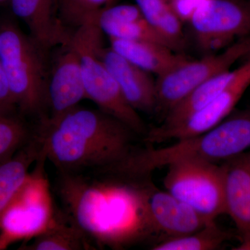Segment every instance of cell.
I'll return each instance as SVG.
<instances>
[{"label":"cell","mask_w":250,"mask_h":250,"mask_svg":"<svg viewBox=\"0 0 250 250\" xmlns=\"http://www.w3.org/2000/svg\"><path fill=\"white\" fill-rule=\"evenodd\" d=\"M106 172H57L53 190L64 214L92 246L122 248L149 229L147 184Z\"/></svg>","instance_id":"6da1fadb"},{"label":"cell","mask_w":250,"mask_h":250,"mask_svg":"<svg viewBox=\"0 0 250 250\" xmlns=\"http://www.w3.org/2000/svg\"><path fill=\"white\" fill-rule=\"evenodd\" d=\"M37 127L42 152L57 172L117 174L141 147L140 135L100 108L78 106L39 120Z\"/></svg>","instance_id":"7a4b0ae2"},{"label":"cell","mask_w":250,"mask_h":250,"mask_svg":"<svg viewBox=\"0 0 250 250\" xmlns=\"http://www.w3.org/2000/svg\"><path fill=\"white\" fill-rule=\"evenodd\" d=\"M250 149V108L234 113L208 131L175 141L170 146L140 147L123 170L126 177L145 179L178 161L221 164Z\"/></svg>","instance_id":"3957f363"},{"label":"cell","mask_w":250,"mask_h":250,"mask_svg":"<svg viewBox=\"0 0 250 250\" xmlns=\"http://www.w3.org/2000/svg\"><path fill=\"white\" fill-rule=\"evenodd\" d=\"M44 50L9 19L0 21V64L24 116H45L49 70Z\"/></svg>","instance_id":"277c9868"},{"label":"cell","mask_w":250,"mask_h":250,"mask_svg":"<svg viewBox=\"0 0 250 250\" xmlns=\"http://www.w3.org/2000/svg\"><path fill=\"white\" fill-rule=\"evenodd\" d=\"M103 32L95 21L85 23L72 33L71 42L80 57L86 99L144 137L147 132L139 112L130 106L116 81L100 56Z\"/></svg>","instance_id":"5b68a950"},{"label":"cell","mask_w":250,"mask_h":250,"mask_svg":"<svg viewBox=\"0 0 250 250\" xmlns=\"http://www.w3.org/2000/svg\"><path fill=\"white\" fill-rule=\"evenodd\" d=\"M41 152L25 181L0 220V250L20 240L32 239L53 223L57 207Z\"/></svg>","instance_id":"8992f818"},{"label":"cell","mask_w":250,"mask_h":250,"mask_svg":"<svg viewBox=\"0 0 250 250\" xmlns=\"http://www.w3.org/2000/svg\"><path fill=\"white\" fill-rule=\"evenodd\" d=\"M164 179L167 192L187 204L207 221L226 214L223 164L178 161L167 166Z\"/></svg>","instance_id":"52a82bcc"},{"label":"cell","mask_w":250,"mask_h":250,"mask_svg":"<svg viewBox=\"0 0 250 250\" xmlns=\"http://www.w3.org/2000/svg\"><path fill=\"white\" fill-rule=\"evenodd\" d=\"M250 54V36L242 38L218 53L207 54L198 60L188 59L156 81V109L170 111L192 90L227 70Z\"/></svg>","instance_id":"ba28073f"},{"label":"cell","mask_w":250,"mask_h":250,"mask_svg":"<svg viewBox=\"0 0 250 250\" xmlns=\"http://www.w3.org/2000/svg\"><path fill=\"white\" fill-rule=\"evenodd\" d=\"M189 22L200 48L214 53L250 36V1L206 0Z\"/></svg>","instance_id":"9c48e42d"},{"label":"cell","mask_w":250,"mask_h":250,"mask_svg":"<svg viewBox=\"0 0 250 250\" xmlns=\"http://www.w3.org/2000/svg\"><path fill=\"white\" fill-rule=\"evenodd\" d=\"M250 85V59L237 68L236 76L229 84L208 105L176 124L161 125L148 130L143 141L153 146L187 139L208 131L231 114Z\"/></svg>","instance_id":"30bf717a"},{"label":"cell","mask_w":250,"mask_h":250,"mask_svg":"<svg viewBox=\"0 0 250 250\" xmlns=\"http://www.w3.org/2000/svg\"><path fill=\"white\" fill-rule=\"evenodd\" d=\"M59 47L60 52L49 71L45 116L41 119H55L86 99L76 48L71 41Z\"/></svg>","instance_id":"8fae6325"},{"label":"cell","mask_w":250,"mask_h":250,"mask_svg":"<svg viewBox=\"0 0 250 250\" xmlns=\"http://www.w3.org/2000/svg\"><path fill=\"white\" fill-rule=\"evenodd\" d=\"M145 208L149 229L168 238L188 234L210 223L167 190L150 185L146 187Z\"/></svg>","instance_id":"7c38bea8"},{"label":"cell","mask_w":250,"mask_h":250,"mask_svg":"<svg viewBox=\"0 0 250 250\" xmlns=\"http://www.w3.org/2000/svg\"><path fill=\"white\" fill-rule=\"evenodd\" d=\"M13 14L27 26L29 36L46 52L71 41L62 22L59 0H9Z\"/></svg>","instance_id":"4fadbf2b"},{"label":"cell","mask_w":250,"mask_h":250,"mask_svg":"<svg viewBox=\"0 0 250 250\" xmlns=\"http://www.w3.org/2000/svg\"><path fill=\"white\" fill-rule=\"evenodd\" d=\"M100 56L131 107L145 113L156 111V82L149 72L126 60L111 47L103 46Z\"/></svg>","instance_id":"5bb4252c"},{"label":"cell","mask_w":250,"mask_h":250,"mask_svg":"<svg viewBox=\"0 0 250 250\" xmlns=\"http://www.w3.org/2000/svg\"><path fill=\"white\" fill-rule=\"evenodd\" d=\"M225 171L226 214L241 234L250 242V149L221 163Z\"/></svg>","instance_id":"9a60e30c"},{"label":"cell","mask_w":250,"mask_h":250,"mask_svg":"<svg viewBox=\"0 0 250 250\" xmlns=\"http://www.w3.org/2000/svg\"><path fill=\"white\" fill-rule=\"evenodd\" d=\"M110 47L149 73L159 77L188 59L156 42L109 38Z\"/></svg>","instance_id":"2e32d148"},{"label":"cell","mask_w":250,"mask_h":250,"mask_svg":"<svg viewBox=\"0 0 250 250\" xmlns=\"http://www.w3.org/2000/svg\"><path fill=\"white\" fill-rule=\"evenodd\" d=\"M42 150L39 134L11 157L0 161V220L19 191Z\"/></svg>","instance_id":"e0dca14e"},{"label":"cell","mask_w":250,"mask_h":250,"mask_svg":"<svg viewBox=\"0 0 250 250\" xmlns=\"http://www.w3.org/2000/svg\"><path fill=\"white\" fill-rule=\"evenodd\" d=\"M25 246L29 250H83L95 249L83 232L57 207L55 218L45 231L32 238Z\"/></svg>","instance_id":"ac0fdd59"},{"label":"cell","mask_w":250,"mask_h":250,"mask_svg":"<svg viewBox=\"0 0 250 250\" xmlns=\"http://www.w3.org/2000/svg\"><path fill=\"white\" fill-rule=\"evenodd\" d=\"M143 17L172 50L184 47L183 25L170 0H135Z\"/></svg>","instance_id":"d6986e66"},{"label":"cell","mask_w":250,"mask_h":250,"mask_svg":"<svg viewBox=\"0 0 250 250\" xmlns=\"http://www.w3.org/2000/svg\"><path fill=\"white\" fill-rule=\"evenodd\" d=\"M237 68L221 72L192 90L175 106L166 113L162 125H172L183 121L208 105L220 95L236 76Z\"/></svg>","instance_id":"ffe728a7"},{"label":"cell","mask_w":250,"mask_h":250,"mask_svg":"<svg viewBox=\"0 0 250 250\" xmlns=\"http://www.w3.org/2000/svg\"><path fill=\"white\" fill-rule=\"evenodd\" d=\"M233 235L217 225L215 221L188 234L166 238L152 247L153 250H213L221 248Z\"/></svg>","instance_id":"44dd1931"},{"label":"cell","mask_w":250,"mask_h":250,"mask_svg":"<svg viewBox=\"0 0 250 250\" xmlns=\"http://www.w3.org/2000/svg\"><path fill=\"white\" fill-rule=\"evenodd\" d=\"M18 111H0V161L14 155L37 132V125L30 126Z\"/></svg>","instance_id":"7402d4cb"},{"label":"cell","mask_w":250,"mask_h":250,"mask_svg":"<svg viewBox=\"0 0 250 250\" xmlns=\"http://www.w3.org/2000/svg\"><path fill=\"white\" fill-rule=\"evenodd\" d=\"M113 0H59L64 24L74 31L85 23L95 21L99 11L111 5Z\"/></svg>","instance_id":"603a6c76"},{"label":"cell","mask_w":250,"mask_h":250,"mask_svg":"<svg viewBox=\"0 0 250 250\" xmlns=\"http://www.w3.org/2000/svg\"><path fill=\"white\" fill-rule=\"evenodd\" d=\"M104 34L108 38L125 40L149 41L169 47L166 41L145 19L144 17L121 23H103L98 24ZM170 48V47H169Z\"/></svg>","instance_id":"cb8c5ba5"},{"label":"cell","mask_w":250,"mask_h":250,"mask_svg":"<svg viewBox=\"0 0 250 250\" xmlns=\"http://www.w3.org/2000/svg\"><path fill=\"white\" fill-rule=\"evenodd\" d=\"M206 0H170L171 6L183 21H189Z\"/></svg>","instance_id":"d4e9b609"},{"label":"cell","mask_w":250,"mask_h":250,"mask_svg":"<svg viewBox=\"0 0 250 250\" xmlns=\"http://www.w3.org/2000/svg\"><path fill=\"white\" fill-rule=\"evenodd\" d=\"M13 111L18 110L10 89L9 82L0 64V111Z\"/></svg>","instance_id":"484cf974"},{"label":"cell","mask_w":250,"mask_h":250,"mask_svg":"<svg viewBox=\"0 0 250 250\" xmlns=\"http://www.w3.org/2000/svg\"><path fill=\"white\" fill-rule=\"evenodd\" d=\"M234 250H250V242L246 243H241L239 246L237 247Z\"/></svg>","instance_id":"4316f807"},{"label":"cell","mask_w":250,"mask_h":250,"mask_svg":"<svg viewBox=\"0 0 250 250\" xmlns=\"http://www.w3.org/2000/svg\"><path fill=\"white\" fill-rule=\"evenodd\" d=\"M9 0H0V4H4L6 2H9Z\"/></svg>","instance_id":"83f0119b"}]
</instances>
